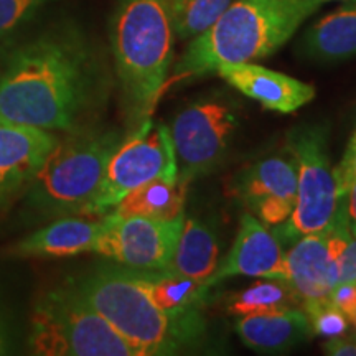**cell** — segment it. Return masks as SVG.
I'll list each match as a JSON object with an SVG mask.
<instances>
[{"mask_svg": "<svg viewBox=\"0 0 356 356\" xmlns=\"http://www.w3.org/2000/svg\"><path fill=\"white\" fill-rule=\"evenodd\" d=\"M101 79L83 33L51 29L15 48L0 70V121L74 132L97 108Z\"/></svg>", "mask_w": 356, "mask_h": 356, "instance_id": "obj_1", "label": "cell"}, {"mask_svg": "<svg viewBox=\"0 0 356 356\" xmlns=\"http://www.w3.org/2000/svg\"><path fill=\"white\" fill-rule=\"evenodd\" d=\"M325 0H234L188 47L175 66L177 78L204 76L222 63L274 55Z\"/></svg>", "mask_w": 356, "mask_h": 356, "instance_id": "obj_2", "label": "cell"}, {"mask_svg": "<svg viewBox=\"0 0 356 356\" xmlns=\"http://www.w3.org/2000/svg\"><path fill=\"white\" fill-rule=\"evenodd\" d=\"M109 35L124 118L132 131L150 118L172 66L175 32L167 0H118Z\"/></svg>", "mask_w": 356, "mask_h": 356, "instance_id": "obj_3", "label": "cell"}, {"mask_svg": "<svg viewBox=\"0 0 356 356\" xmlns=\"http://www.w3.org/2000/svg\"><path fill=\"white\" fill-rule=\"evenodd\" d=\"M73 284L140 356L184 353L197 348L207 333L202 310L168 314L159 309L127 267H96Z\"/></svg>", "mask_w": 356, "mask_h": 356, "instance_id": "obj_4", "label": "cell"}, {"mask_svg": "<svg viewBox=\"0 0 356 356\" xmlns=\"http://www.w3.org/2000/svg\"><path fill=\"white\" fill-rule=\"evenodd\" d=\"M122 140L121 132L92 127L58 139L25 190L29 210L42 218L88 215L109 159Z\"/></svg>", "mask_w": 356, "mask_h": 356, "instance_id": "obj_5", "label": "cell"}, {"mask_svg": "<svg viewBox=\"0 0 356 356\" xmlns=\"http://www.w3.org/2000/svg\"><path fill=\"white\" fill-rule=\"evenodd\" d=\"M29 348L42 356H140L73 282L50 289L37 300L30 317Z\"/></svg>", "mask_w": 356, "mask_h": 356, "instance_id": "obj_6", "label": "cell"}, {"mask_svg": "<svg viewBox=\"0 0 356 356\" xmlns=\"http://www.w3.org/2000/svg\"><path fill=\"white\" fill-rule=\"evenodd\" d=\"M287 150L297 165V202L291 216L273 228L282 244L327 228L340 203L328 155V127L323 124L296 127L289 134Z\"/></svg>", "mask_w": 356, "mask_h": 356, "instance_id": "obj_7", "label": "cell"}, {"mask_svg": "<svg viewBox=\"0 0 356 356\" xmlns=\"http://www.w3.org/2000/svg\"><path fill=\"white\" fill-rule=\"evenodd\" d=\"M155 178L175 181L178 180V167L170 127L149 118L132 129L109 159L102 184L88 215H106L129 191Z\"/></svg>", "mask_w": 356, "mask_h": 356, "instance_id": "obj_8", "label": "cell"}, {"mask_svg": "<svg viewBox=\"0 0 356 356\" xmlns=\"http://www.w3.org/2000/svg\"><path fill=\"white\" fill-rule=\"evenodd\" d=\"M238 127V106L229 97L211 95L185 106L170 126L178 180L188 185L220 167Z\"/></svg>", "mask_w": 356, "mask_h": 356, "instance_id": "obj_9", "label": "cell"}, {"mask_svg": "<svg viewBox=\"0 0 356 356\" xmlns=\"http://www.w3.org/2000/svg\"><path fill=\"white\" fill-rule=\"evenodd\" d=\"M108 225L92 252L108 257L129 269L165 270L184 226L185 216L159 221L142 216L115 218L111 213Z\"/></svg>", "mask_w": 356, "mask_h": 356, "instance_id": "obj_10", "label": "cell"}, {"mask_svg": "<svg viewBox=\"0 0 356 356\" xmlns=\"http://www.w3.org/2000/svg\"><path fill=\"white\" fill-rule=\"evenodd\" d=\"M233 193L264 225H280L297 202V165L287 154L267 155L248 165L233 180Z\"/></svg>", "mask_w": 356, "mask_h": 356, "instance_id": "obj_11", "label": "cell"}, {"mask_svg": "<svg viewBox=\"0 0 356 356\" xmlns=\"http://www.w3.org/2000/svg\"><path fill=\"white\" fill-rule=\"evenodd\" d=\"M234 275L286 280V252L273 228L244 213L228 256L211 275V286Z\"/></svg>", "mask_w": 356, "mask_h": 356, "instance_id": "obj_12", "label": "cell"}, {"mask_svg": "<svg viewBox=\"0 0 356 356\" xmlns=\"http://www.w3.org/2000/svg\"><path fill=\"white\" fill-rule=\"evenodd\" d=\"M56 142L55 132L0 121V210L29 188Z\"/></svg>", "mask_w": 356, "mask_h": 356, "instance_id": "obj_13", "label": "cell"}, {"mask_svg": "<svg viewBox=\"0 0 356 356\" xmlns=\"http://www.w3.org/2000/svg\"><path fill=\"white\" fill-rule=\"evenodd\" d=\"M215 73L236 91L274 113L292 114L315 97L312 84L256 65L254 61L222 63L216 66Z\"/></svg>", "mask_w": 356, "mask_h": 356, "instance_id": "obj_14", "label": "cell"}, {"mask_svg": "<svg viewBox=\"0 0 356 356\" xmlns=\"http://www.w3.org/2000/svg\"><path fill=\"white\" fill-rule=\"evenodd\" d=\"M108 216H63L25 236L10 248L13 257H70L92 252Z\"/></svg>", "mask_w": 356, "mask_h": 356, "instance_id": "obj_15", "label": "cell"}, {"mask_svg": "<svg viewBox=\"0 0 356 356\" xmlns=\"http://www.w3.org/2000/svg\"><path fill=\"white\" fill-rule=\"evenodd\" d=\"M292 244L286 252V282L300 304L309 299L330 297L338 284V266L328 249L327 228L302 236Z\"/></svg>", "mask_w": 356, "mask_h": 356, "instance_id": "obj_16", "label": "cell"}, {"mask_svg": "<svg viewBox=\"0 0 356 356\" xmlns=\"http://www.w3.org/2000/svg\"><path fill=\"white\" fill-rule=\"evenodd\" d=\"M234 328L244 345L269 355L286 353L314 337L309 317L297 307L241 315Z\"/></svg>", "mask_w": 356, "mask_h": 356, "instance_id": "obj_17", "label": "cell"}, {"mask_svg": "<svg viewBox=\"0 0 356 356\" xmlns=\"http://www.w3.org/2000/svg\"><path fill=\"white\" fill-rule=\"evenodd\" d=\"M300 55L322 65L356 58V0L340 7L309 26L299 43Z\"/></svg>", "mask_w": 356, "mask_h": 356, "instance_id": "obj_18", "label": "cell"}, {"mask_svg": "<svg viewBox=\"0 0 356 356\" xmlns=\"http://www.w3.org/2000/svg\"><path fill=\"white\" fill-rule=\"evenodd\" d=\"M220 243L216 231L197 218H185L167 273L210 280L218 267Z\"/></svg>", "mask_w": 356, "mask_h": 356, "instance_id": "obj_19", "label": "cell"}, {"mask_svg": "<svg viewBox=\"0 0 356 356\" xmlns=\"http://www.w3.org/2000/svg\"><path fill=\"white\" fill-rule=\"evenodd\" d=\"M129 269V267H127ZM150 300L168 314H188L202 310L208 299L210 280H197L167 273V270L129 269Z\"/></svg>", "mask_w": 356, "mask_h": 356, "instance_id": "obj_20", "label": "cell"}, {"mask_svg": "<svg viewBox=\"0 0 356 356\" xmlns=\"http://www.w3.org/2000/svg\"><path fill=\"white\" fill-rule=\"evenodd\" d=\"M186 184L163 178L147 181L124 197L109 213L115 218L142 216L159 221H172L185 216Z\"/></svg>", "mask_w": 356, "mask_h": 356, "instance_id": "obj_21", "label": "cell"}, {"mask_svg": "<svg viewBox=\"0 0 356 356\" xmlns=\"http://www.w3.org/2000/svg\"><path fill=\"white\" fill-rule=\"evenodd\" d=\"M300 300L286 280L264 279L243 291L231 293L226 299V312L231 315H249L259 312L293 309Z\"/></svg>", "mask_w": 356, "mask_h": 356, "instance_id": "obj_22", "label": "cell"}, {"mask_svg": "<svg viewBox=\"0 0 356 356\" xmlns=\"http://www.w3.org/2000/svg\"><path fill=\"white\" fill-rule=\"evenodd\" d=\"M234 0H167L178 40H193L207 32Z\"/></svg>", "mask_w": 356, "mask_h": 356, "instance_id": "obj_23", "label": "cell"}, {"mask_svg": "<svg viewBox=\"0 0 356 356\" xmlns=\"http://www.w3.org/2000/svg\"><path fill=\"white\" fill-rule=\"evenodd\" d=\"M302 310L310 320L314 335L322 338H335L350 330V318L333 304L330 297L309 299L302 302Z\"/></svg>", "mask_w": 356, "mask_h": 356, "instance_id": "obj_24", "label": "cell"}, {"mask_svg": "<svg viewBox=\"0 0 356 356\" xmlns=\"http://www.w3.org/2000/svg\"><path fill=\"white\" fill-rule=\"evenodd\" d=\"M51 0H0V40L33 19Z\"/></svg>", "mask_w": 356, "mask_h": 356, "instance_id": "obj_25", "label": "cell"}, {"mask_svg": "<svg viewBox=\"0 0 356 356\" xmlns=\"http://www.w3.org/2000/svg\"><path fill=\"white\" fill-rule=\"evenodd\" d=\"M333 175H335L338 197L343 198L348 193L351 184L356 180V132L350 139V144L346 147L343 159L333 168Z\"/></svg>", "mask_w": 356, "mask_h": 356, "instance_id": "obj_26", "label": "cell"}, {"mask_svg": "<svg viewBox=\"0 0 356 356\" xmlns=\"http://www.w3.org/2000/svg\"><path fill=\"white\" fill-rule=\"evenodd\" d=\"M338 284H356V238L353 236L338 257Z\"/></svg>", "mask_w": 356, "mask_h": 356, "instance_id": "obj_27", "label": "cell"}, {"mask_svg": "<svg viewBox=\"0 0 356 356\" xmlns=\"http://www.w3.org/2000/svg\"><path fill=\"white\" fill-rule=\"evenodd\" d=\"M330 299L346 317L351 320L356 315V284H337L330 292Z\"/></svg>", "mask_w": 356, "mask_h": 356, "instance_id": "obj_28", "label": "cell"}, {"mask_svg": "<svg viewBox=\"0 0 356 356\" xmlns=\"http://www.w3.org/2000/svg\"><path fill=\"white\" fill-rule=\"evenodd\" d=\"M323 353L330 356H356V333L350 335L346 332L340 337L328 338L323 343Z\"/></svg>", "mask_w": 356, "mask_h": 356, "instance_id": "obj_29", "label": "cell"}, {"mask_svg": "<svg viewBox=\"0 0 356 356\" xmlns=\"http://www.w3.org/2000/svg\"><path fill=\"white\" fill-rule=\"evenodd\" d=\"M346 202V215H348V222H350V231L356 238V180L351 184L348 193L345 195Z\"/></svg>", "mask_w": 356, "mask_h": 356, "instance_id": "obj_30", "label": "cell"}, {"mask_svg": "<svg viewBox=\"0 0 356 356\" xmlns=\"http://www.w3.org/2000/svg\"><path fill=\"white\" fill-rule=\"evenodd\" d=\"M7 353V337L6 333H3L2 327H0V355Z\"/></svg>", "mask_w": 356, "mask_h": 356, "instance_id": "obj_31", "label": "cell"}, {"mask_svg": "<svg viewBox=\"0 0 356 356\" xmlns=\"http://www.w3.org/2000/svg\"><path fill=\"white\" fill-rule=\"evenodd\" d=\"M325 2H328V0H325Z\"/></svg>", "mask_w": 356, "mask_h": 356, "instance_id": "obj_32", "label": "cell"}]
</instances>
